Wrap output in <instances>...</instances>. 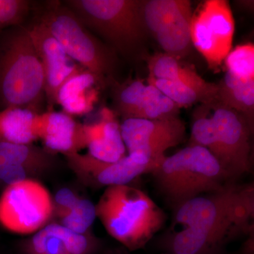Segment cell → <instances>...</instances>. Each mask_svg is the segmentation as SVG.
<instances>
[{
  "mask_svg": "<svg viewBox=\"0 0 254 254\" xmlns=\"http://www.w3.org/2000/svg\"><path fill=\"white\" fill-rule=\"evenodd\" d=\"M235 24L226 0H208L192 15V46L203 55L209 68L217 70L231 51Z\"/></svg>",
  "mask_w": 254,
  "mask_h": 254,
  "instance_id": "30bf717a",
  "label": "cell"
},
{
  "mask_svg": "<svg viewBox=\"0 0 254 254\" xmlns=\"http://www.w3.org/2000/svg\"><path fill=\"white\" fill-rule=\"evenodd\" d=\"M163 94L156 87L140 79L127 82L119 86L115 92V101L117 111L123 117L124 120L133 119L148 104L150 100Z\"/></svg>",
  "mask_w": 254,
  "mask_h": 254,
  "instance_id": "7402d4cb",
  "label": "cell"
},
{
  "mask_svg": "<svg viewBox=\"0 0 254 254\" xmlns=\"http://www.w3.org/2000/svg\"><path fill=\"white\" fill-rule=\"evenodd\" d=\"M227 71L244 81L254 80V46L247 43L236 47L224 60Z\"/></svg>",
  "mask_w": 254,
  "mask_h": 254,
  "instance_id": "484cf974",
  "label": "cell"
},
{
  "mask_svg": "<svg viewBox=\"0 0 254 254\" xmlns=\"http://www.w3.org/2000/svg\"><path fill=\"white\" fill-rule=\"evenodd\" d=\"M78 199L79 198L76 196L72 190L67 188L61 189L57 192L53 198L54 208H56L57 213L59 214L69 210Z\"/></svg>",
  "mask_w": 254,
  "mask_h": 254,
  "instance_id": "83f0119b",
  "label": "cell"
},
{
  "mask_svg": "<svg viewBox=\"0 0 254 254\" xmlns=\"http://www.w3.org/2000/svg\"><path fill=\"white\" fill-rule=\"evenodd\" d=\"M41 60L23 25L0 35V102L3 108H26L40 113L45 94Z\"/></svg>",
  "mask_w": 254,
  "mask_h": 254,
  "instance_id": "3957f363",
  "label": "cell"
},
{
  "mask_svg": "<svg viewBox=\"0 0 254 254\" xmlns=\"http://www.w3.org/2000/svg\"><path fill=\"white\" fill-rule=\"evenodd\" d=\"M104 82L94 73L83 68L75 73L60 88L56 104L69 115H81L89 113L97 100L94 86Z\"/></svg>",
  "mask_w": 254,
  "mask_h": 254,
  "instance_id": "ac0fdd59",
  "label": "cell"
},
{
  "mask_svg": "<svg viewBox=\"0 0 254 254\" xmlns=\"http://www.w3.org/2000/svg\"><path fill=\"white\" fill-rule=\"evenodd\" d=\"M38 113L21 108H4L0 111V141L31 145L37 138L35 120Z\"/></svg>",
  "mask_w": 254,
  "mask_h": 254,
  "instance_id": "44dd1931",
  "label": "cell"
},
{
  "mask_svg": "<svg viewBox=\"0 0 254 254\" xmlns=\"http://www.w3.org/2000/svg\"><path fill=\"white\" fill-rule=\"evenodd\" d=\"M208 105L213 110L211 116L218 134L222 168L232 180L250 173L253 127L234 110L215 103Z\"/></svg>",
  "mask_w": 254,
  "mask_h": 254,
  "instance_id": "8fae6325",
  "label": "cell"
},
{
  "mask_svg": "<svg viewBox=\"0 0 254 254\" xmlns=\"http://www.w3.org/2000/svg\"><path fill=\"white\" fill-rule=\"evenodd\" d=\"M34 131L37 139H41L46 148L53 152L66 155L85 147L82 125L65 113H38Z\"/></svg>",
  "mask_w": 254,
  "mask_h": 254,
  "instance_id": "5bb4252c",
  "label": "cell"
},
{
  "mask_svg": "<svg viewBox=\"0 0 254 254\" xmlns=\"http://www.w3.org/2000/svg\"><path fill=\"white\" fill-rule=\"evenodd\" d=\"M253 185L228 183L219 191L195 197L175 208L182 230L160 240L173 254H223L230 241L254 232Z\"/></svg>",
  "mask_w": 254,
  "mask_h": 254,
  "instance_id": "6da1fadb",
  "label": "cell"
},
{
  "mask_svg": "<svg viewBox=\"0 0 254 254\" xmlns=\"http://www.w3.org/2000/svg\"><path fill=\"white\" fill-rule=\"evenodd\" d=\"M63 2L92 33L125 58L138 53L148 34L142 15L143 0H66Z\"/></svg>",
  "mask_w": 254,
  "mask_h": 254,
  "instance_id": "5b68a950",
  "label": "cell"
},
{
  "mask_svg": "<svg viewBox=\"0 0 254 254\" xmlns=\"http://www.w3.org/2000/svg\"><path fill=\"white\" fill-rule=\"evenodd\" d=\"M242 254H254V232L249 235V238L242 247Z\"/></svg>",
  "mask_w": 254,
  "mask_h": 254,
  "instance_id": "f1b7e54d",
  "label": "cell"
},
{
  "mask_svg": "<svg viewBox=\"0 0 254 254\" xmlns=\"http://www.w3.org/2000/svg\"><path fill=\"white\" fill-rule=\"evenodd\" d=\"M33 9L28 0H0V32L23 25Z\"/></svg>",
  "mask_w": 254,
  "mask_h": 254,
  "instance_id": "4316f807",
  "label": "cell"
},
{
  "mask_svg": "<svg viewBox=\"0 0 254 254\" xmlns=\"http://www.w3.org/2000/svg\"><path fill=\"white\" fill-rule=\"evenodd\" d=\"M151 174L158 190L175 208L195 197L222 190L230 180L212 153L198 145L165 156Z\"/></svg>",
  "mask_w": 254,
  "mask_h": 254,
  "instance_id": "277c9868",
  "label": "cell"
},
{
  "mask_svg": "<svg viewBox=\"0 0 254 254\" xmlns=\"http://www.w3.org/2000/svg\"><path fill=\"white\" fill-rule=\"evenodd\" d=\"M58 215L62 225L80 235H85L97 218L95 205L86 198H79L69 210Z\"/></svg>",
  "mask_w": 254,
  "mask_h": 254,
  "instance_id": "d4e9b609",
  "label": "cell"
},
{
  "mask_svg": "<svg viewBox=\"0 0 254 254\" xmlns=\"http://www.w3.org/2000/svg\"><path fill=\"white\" fill-rule=\"evenodd\" d=\"M69 166L87 183L97 187L128 185L137 177L152 173L155 168L135 163L128 155L114 163L101 161L78 152L65 155Z\"/></svg>",
  "mask_w": 254,
  "mask_h": 254,
  "instance_id": "4fadbf2b",
  "label": "cell"
},
{
  "mask_svg": "<svg viewBox=\"0 0 254 254\" xmlns=\"http://www.w3.org/2000/svg\"><path fill=\"white\" fill-rule=\"evenodd\" d=\"M180 60L165 53L148 57V76L158 79L182 82L198 89L217 93L216 83L207 82L194 70L184 66Z\"/></svg>",
  "mask_w": 254,
  "mask_h": 254,
  "instance_id": "ffe728a7",
  "label": "cell"
},
{
  "mask_svg": "<svg viewBox=\"0 0 254 254\" xmlns=\"http://www.w3.org/2000/svg\"><path fill=\"white\" fill-rule=\"evenodd\" d=\"M147 82L156 87L180 108H187L197 103L210 105L216 98V93L198 89L182 82L158 79L150 76Z\"/></svg>",
  "mask_w": 254,
  "mask_h": 254,
  "instance_id": "603a6c76",
  "label": "cell"
},
{
  "mask_svg": "<svg viewBox=\"0 0 254 254\" xmlns=\"http://www.w3.org/2000/svg\"><path fill=\"white\" fill-rule=\"evenodd\" d=\"M216 84L218 89L213 103L240 114L253 127L254 80L242 81L227 71Z\"/></svg>",
  "mask_w": 254,
  "mask_h": 254,
  "instance_id": "d6986e66",
  "label": "cell"
},
{
  "mask_svg": "<svg viewBox=\"0 0 254 254\" xmlns=\"http://www.w3.org/2000/svg\"><path fill=\"white\" fill-rule=\"evenodd\" d=\"M95 209L110 236L131 252L145 248L166 220L150 197L128 185L107 187Z\"/></svg>",
  "mask_w": 254,
  "mask_h": 254,
  "instance_id": "7a4b0ae2",
  "label": "cell"
},
{
  "mask_svg": "<svg viewBox=\"0 0 254 254\" xmlns=\"http://www.w3.org/2000/svg\"><path fill=\"white\" fill-rule=\"evenodd\" d=\"M143 22L165 53L180 60L192 48L190 23L192 9L188 0H144Z\"/></svg>",
  "mask_w": 254,
  "mask_h": 254,
  "instance_id": "9c48e42d",
  "label": "cell"
},
{
  "mask_svg": "<svg viewBox=\"0 0 254 254\" xmlns=\"http://www.w3.org/2000/svg\"><path fill=\"white\" fill-rule=\"evenodd\" d=\"M48 163V153L31 144L0 141V180L7 185L29 178L28 173Z\"/></svg>",
  "mask_w": 254,
  "mask_h": 254,
  "instance_id": "e0dca14e",
  "label": "cell"
},
{
  "mask_svg": "<svg viewBox=\"0 0 254 254\" xmlns=\"http://www.w3.org/2000/svg\"><path fill=\"white\" fill-rule=\"evenodd\" d=\"M36 21L43 23L63 46L66 55L105 82L116 66V53L84 26L60 1H48L36 9Z\"/></svg>",
  "mask_w": 254,
  "mask_h": 254,
  "instance_id": "8992f818",
  "label": "cell"
},
{
  "mask_svg": "<svg viewBox=\"0 0 254 254\" xmlns=\"http://www.w3.org/2000/svg\"><path fill=\"white\" fill-rule=\"evenodd\" d=\"M98 123L82 125L85 147L88 154L101 161L114 163L126 156V147L120 125L112 110L104 108Z\"/></svg>",
  "mask_w": 254,
  "mask_h": 254,
  "instance_id": "9a60e30c",
  "label": "cell"
},
{
  "mask_svg": "<svg viewBox=\"0 0 254 254\" xmlns=\"http://www.w3.org/2000/svg\"><path fill=\"white\" fill-rule=\"evenodd\" d=\"M26 28L43 66L45 94L50 105L56 104L62 86L83 68L66 55L63 46L43 23L34 21Z\"/></svg>",
  "mask_w": 254,
  "mask_h": 254,
  "instance_id": "7c38bea8",
  "label": "cell"
},
{
  "mask_svg": "<svg viewBox=\"0 0 254 254\" xmlns=\"http://www.w3.org/2000/svg\"><path fill=\"white\" fill-rule=\"evenodd\" d=\"M209 110L210 107L205 104H202L195 110L189 145H198L206 148L220 163L221 151L218 134L213 118L211 115L209 116Z\"/></svg>",
  "mask_w": 254,
  "mask_h": 254,
  "instance_id": "cb8c5ba5",
  "label": "cell"
},
{
  "mask_svg": "<svg viewBox=\"0 0 254 254\" xmlns=\"http://www.w3.org/2000/svg\"><path fill=\"white\" fill-rule=\"evenodd\" d=\"M128 155L135 163L158 168L165 152L180 144L186 126L178 117L162 120L127 119L120 125Z\"/></svg>",
  "mask_w": 254,
  "mask_h": 254,
  "instance_id": "ba28073f",
  "label": "cell"
},
{
  "mask_svg": "<svg viewBox=\"0 0 254 254\" xmlns=\"http://www.w3.org/2000/svg\"><path fill=\"white\" fill-rule=\"evenodd\" d=\"M163 254H170V253H164Z\"/></svg>",
  "mask_w": 254,
  "mask_h": 254,
  "instance_id": "f546056e",
  "label": "cell"
},
{
  "mask_svg": "<svg viewBox=\"0 0 254 254\" xmlns=\"http://www.w3.org/2000/svg\"><path fill=\"white\" fill-rule=\"evenodd\" d=\"M54 202L41 182L26 179L7 185L0 196V225L12 233L34 235L49 222Z\"/></svg>",
  "mask_w": 254,
  "mask_h": 254,
  "instance_id": "52a82bcc",
  "label": "cell"
},
{
  "mask_svg": "<svg viewBox=\"0 0 254 254\" xmlns=\"http://www.w3.org/2000/svg\"><path fill=\"white\" fill-rule=\"evenodd\" d=\"M95 242L61 224H48L31 237L27 245L28 254H90Z\"/></svg>",
  "mask_w": 254,
  "mask_h": 254,
  "instance_id": "2e32d148",
  "label": "cell"
}]
</instances>
